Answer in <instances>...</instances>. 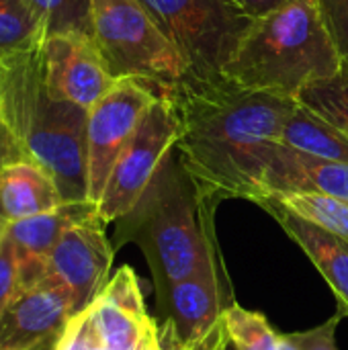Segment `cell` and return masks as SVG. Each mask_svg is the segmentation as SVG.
I'll use <instances>...</instances> for the list:
<instances>
[{"label": "cell", "mask_w": 348, "mask_h": 350, "mask_svg": "<svg viewBox=\"0 0 348 350\" xmlns=\"http://www.w3.org/2000/svg\"><path fill=\"white\" fill-rule=\"evenodd\" d=\"M41 49L2 66L6 123L23 158L51 174L64 203L88 201V111L49 96Z\"/></svg>", "instance_id": "2"}, {"label": "cell", "mask_w": 348, "mask_h": 350, "mask_svg": "<svg viewBox=\"0 0 348 350\" xmlns=\"http://www.w3.org/2000/svg\"><path fill=\"white\" fill-rule=\"evenodd\" d=\"M215 205L217 201L193 183L172 150L129 213L135 217L158 289L213 269L224 271L213 230Z\"/></svg>", "instance_id": "4"}, {"label": "cell", "mask_w": 348, "mask_h": 350, "mask_svg": "<svg viewBox=\"0 0 348 350\" xmlns=\"http://www.w3.org/2000/svg\"><path fill=\"white\" fill-rule=\"evenodd\" d=\"M242 10H246L250 16H263V14H267V12H271V10H275V8H281V6H285L287 2H291V0H234Z\"/></svg>", "instance_id": "29"}, {"label": "cell", "mask_w": 348, "mask_h": 350, "mask_svg": "<svg viewBox=\"0 0 348 350\" xmlns=\"http://www.w3.org/2000/svg\"><path fill=\"white\" fill-rule=\"evenodd\" d=\"M16 295H18L16 254H14L10 236L4 234V238L0 242V316Z\"/></svg>", "instance_id": "25"}, {"label": "cell", "mask_w": 348, "mask_h": 350, "mask_svg": "<svg viewBox=\"0 0 348 350\" xmlns=\"http://www.w3.org/2000/svg\"><path fill=\"white\" fill-rule=\"evenodd\" d=\"M228 345H230V332H228L226 320L222 316V320L211 330H207L203 336H199L191 342L176 345L174 350H228Z\"/></svg>", "instance_id": "27"}, {"label": "cell", "mask_w": 348, "mask_h": 350, "mask_svg": "<svg viewBox=\"0 0 348 350\" xmlns=\"http://www.w3.org/2000/svg\"><path fill=\"white\" fill-rule=\"evenodd\" d=\"M96 215L90 201L62 203L45 213L10 221L6 234L12 240L18 269V293L35 287L47 275V258L62 236L76 224Z\"/></svg>", "instance_id": "12"}, {"label": "cell", "mask_w": 348, "mask_h": 350, "mask_svg": "<svg viewBox=\"0 0 348 350\" xmlns=\"http://www.w3.org/2000/svg\"><path fill=\"white\" fill-rule=\"evenodd\" d=\"M64 199L51 174L31 160L0 168V215L10 224L55 209Z\"/></svg>", "instance_id": "17"}, {"label": "cell", "mask_w": 348, "mask_h": 350, "mask_svg": "<svg viewBox=\"0 0 348 350\" xmlns=\"http://www.w3.org/2000/svg\"><path fill=\"white\" fill-rule=\"evenodd\" d=\"M41 53L45 86L53 100H66L88 111L117 82L88 33L47 35Z\"/></svg>", "instance_id": "9"}, {"label": "cell", "mask_w": 348, "mask_h": 350, "mask_svg": "<svg viewBox=\"0 0 348 350\" xmlns=\"http://www.w3.org/2000/svg\"><path fill=\"white\" fill-rule=\"evenodd\" d=\"M320 18L334 41L343 64L348 66V0H314Z\"/></svg>", "instance_id": "24"}, {"label": "cell", "mask_w": 348, "mask_h": 350, "mask_svg": "<svg viewBox=\"0 0 348 350\" xmlns=\"http://www.w3.org/2000/svg\"><path fill=\"white\" fill-rule=\"evenodd\" d=\"M18 160H25V158H23V152L6 123L4 100H2V66H0V168L6 164L18 162Z\"/></svg>", "instance_id": "28"}, {"label": "cell", "mask_w": 348, "mask_h": 350, "mask_svg": "<svg viewBox=\"0 0 348 350\" xmlns=\"http://www.w3.org/2000/svg\"><path fill=\"white\" fill-rule=\"evenodd\" d=\"M92 322L103 350H137L152 318L135 273L121 267L90 306Z\"/></svg>", "instance_id": "14"}, {"label": "cell", "mask_w": 348, "mask_h": 350, "mask_svg": "<svg viewBox=\"0 0 348 350\" xmlns=\"http://www.w3.org/2000/svg\"><path fill=\"white\" fill-rule=\"evenodd\" d=\"M47 31L25 0H0V66L43 45Z\"/></svg>", "instance_id": "19"}, {"label": "cell", "mask_w": 348, "mask_h": 350, "mask_svg": "<svg viewBox=\"0 0 348 350\" xmlns=\"http://www.w3.org/2000/svg\"><path fill=\"white\" fill-rule=\"evenodd\" d=\"M90 37L115 80L135 78L166 96L189 82L183 57L139 0H90Z\"/></svg>", "instance_id": "5"}, {"label": "cell", "mask_w": 348, "mask_h": 350, "mask_svg": "<svg viewBox=\"0 0 348 350\" xmlns=\"http://www.w3.org/2000/svg\"><path fill=\"white\" fill-rule=\"evenodd\" d=\"M105 226L98 213L72 226L47 258L45 277L72 293L74 316L88 310L105 287L113 262V246L105 236Z\"/></svg>", "instance_id": "10"}, {"label": "cell", "mask_w": 348, "mask_h": 350, "mask_svg": "<svg viewBox=\"0 0 348 350\" xmlns=\"http://www.w3.org/2000/svg\"><path fill=\"white\" fill-rule=\"evenodd\" d=\"M322 193L348 203V164L324 160L277 142L265 172V193Z\"/></svg>", "instance_id": "15"}, {"label": "cell", "mask_w": 348, "mask_h": 350, "mask_svg": "<svg viewBox=\"0 0 348 350\" xmlns=\"http://www.w3.org/2000/svg\"><path fill=\"white\" fill-rule=\"evenodd\" d=\"M180 135L178 111L170 96L158 94L137 131L117 158L96 213L105 224L123 219L142 201L158 170L176 148Z\"/></svg>", "instance_id": "7"}, {"label": "cell", "mask_w": 348, "mask_h": 350, "mask_svg": "<svg viewBox=\"0 0 348 350\" xmlns=\"http://www.w3.org/2000/svg\"><path fill=\"white\" fill-rule=\"evenodd\" d=\"M345 318V314L340 310H336V314L326 320L324 324L306 330V332H295L291 334V338L297 342V347L302 350H338L336 347V328L338 322Z\"/></svg>", "instance_id": "26"}, {"label": "cell", "mask_w": 348, "mask_h": 350, "mask_svg": "<svg viewBox=\"0 0 348 350\" xmlns=\"http://www.w3.org/2000/svg\"><path fill=\"white\" fill-rule=\"evenodd\" d=\"M25 2L35 10L47 35L68 33V31L90 35V0H25Z\"/></svg>", "instance_id": "23"}, {"label": "cell", "mask_w": 348, "mask_h": 350, "mask_svg": "<svg viewBox=\"0 0 348 350\" xmlns=\"http://www.w3.org/2000/svg\"><path fill=\"white\" fill-rule=\"evenodd\" d=\"M277 350H302V349H299V347H297V342L291 338V334H279Z\"/></svg>", "instance_id": "31"}, {"label": "cell", "mask_w": 348, "mask_h": 350, "mask_svg": "<svg viewBox=\"0 0 348 350\" xmlns=\"http://www.w3.org/2000/svg\"><path fill=\"white\" fill-rule=\"evenodd\" d=\"M340 68L343 57L316 2L291 0L252 21L224 78L244 88L297 98L306 86L332 78Z\"/></svg>", "instance_id": "3"}, {"label": "cell", "mask_w": 348, "mask_h": 350, "mask_svg": "<svg viewBox=\"0 0 348 350\" xmlns=\"http://www.w3.org/2000/svg\"><path fill=\"white\" fill-rule=\"evenodd\" d=\"M281 144L299 152L348 164V133L299 103L281 127Z\"/></svg>", "instance_id": "18"}, {"label": "cell", "mask_w": 348, "mask_h": 350, "mask_svg": "<svg viewBox=\"0 0 348 350\" xmlns=\"http://www.w3.org/2000/svg\"><path fill=\"white\" fill-rule=\"evenodd\" d=\"M137 350H164L162 349V342H160V336H158V330H156L154 320H152L150 326L146 328V334H144V338H142Z\"/></svg>", "instance_id": "30"}, {"label": "cell", "mask_w": 348, "mask_h": 350, "mask_svg": "<svg viewBox=\"0 0 348 350\" xmlns=\"http://www.w3.org/2000/svg\"><path fill=\"white\" fill-rule=\"evenodd\" d=\"M219 277L222 271L213 269L158 289L164 328L174 347L203 336L222 320L228 306Z\"/></svg>", "instance_id": "13"}, {"label": "cell", "mask_w": 348, "mask_h": 350, "mask_svg": "<svg viewBox=\"0 0 348 350\" xmlns=\"http://www.w3.org/2000/svg\"><path fill=\"white\" fill-rule=\"evenodd\" d=\"M258 205L269 211L287 232V236L308 254V258L332 287L338 310L348 316V240L297 217L269 197Z\"/></svg>", "instance_id": "16"}, {"label": "cell", "mask_w": 348, "mask_h": 350, "mask_svg": "<svg viewBox=\"0 0 348 350\" xmlns=\"http://www.w3.org/2000/svg\"><path fill=\"white\" fill-rule=\"evenodd\" d=\"M35 350H43V349H35Z\"/></svg>", "instance_id": "33"}, {"label": "cell", "mask_w": 348, "mask_h": 350, "mask_svg": "<svg viewBox=\"0 0 348 350\" xmlns=\"http://www.w3.org/2000/svg\"><path fill=\"white\" fill-rule=\"evenodd\" d=\"M170 98L180 119L174 150L193 183L213 201L258 205L271 150L297 100L230 80L187 82Z\"/></svg>", "instance_id": "1"}, {"label": "cell", "mask_w": 348, "mask_h": 350, "mask_svg": "<svg viewBox=\"0 0 348 350\" xmlns=\"http://www.w3.org/2000/svg\"><path fill=\"white\" fill-rule=\"evenodd\" d=\"M302 107L330 121L348 133V66L343 64L340 72L332 78L306 86L297 98Z\"/></svg>", "instance_id": "21"}, {"label": "cell", "mask_w": 348, "mask_h": 350, "mask_svg": "<svg viewBox=\"0 0 348 350\" xmlns=\"http://www.w3.org/2000/svg\"><path fill=\"white\" fill-rule=\"evenodd\" d=\"M185 62L189 82H219L254 16L234 0H139Z\"/></svg>", "instance_id": "6"}, {"label": "cell", "mask_w": 348, "mask_h": 350, "mask_svg": "<svg viewBox=\"0 0 348 350\" xmlns=\"http://www.w3.org/2000/svg\"><path fill=\"white\" fill-rule=\"evenodd\" d=\"M230 342L236 350H277L279 334L258 312H248L232 301L224 310Z\"/></svg>", "instance_id": "22"}, {"label": "cell", "mask_w": 348, "mask_h": 350, "mask_svg": "<svg viewBox=\"0 0 348 350\" xmlns=\"http://www.w3.org/2000/svg\"><path fill=\"white\" fill-rule=\"evenodd\" d=\"M267 199V197H265ZM269 199L283 205L287 211L295 213L297 217L348 240V203L336 197H328L322 193H277L269 195Z\"/></svg>", "instance_id": "20"}, {"label": "cell", "mask_w": 348, "mask_h": 350, "mask_svg": "<svg viewBox=\"0 0 348 350\" xmlns=\"http://www.w3.org/2000/svg\"><path fill=\"white\" fill-rule=\"evenodd\" d=\"M6 228H8V221L0 215V242H2V238H4V234H6Z\"/></svg>", "instance_id": "32"}, {"label": "cell", "mask_w": 348, "mask_h": 350, "mask_svg": "<svg viewBox=\"0 0 348 350\" xmlns=\"http://www.w3.org/2000/svg\"><path fill=\"white\" fill-rule=\"evenodd\" d=\"M160 92L135 78L117 80L115 86L88 109V201L98 203L109 174L137 131L144 115Z\"/></svg>", "instance_id": "8"}, {"label": "cell", "mask_w": 348, "mask_h": 350, "mask_svg": "<svg viewBox=\"0 0 348 350\" xmlns=\"http://www.w3.org/2000/svg\"><path fill=\"white\" fill-rule=\"evenodd\" d=\"M74 318L72 293L45 277L21 291L0 316V350H35L57 342Z\"/></svg>", "instance_id": "11"}]
</instances>
